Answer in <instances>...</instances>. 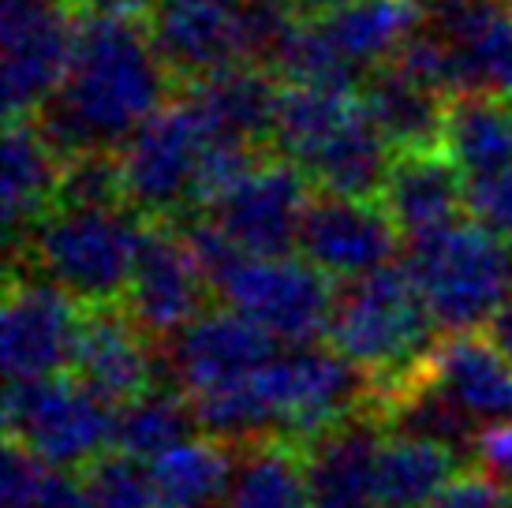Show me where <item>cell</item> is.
I'll return each instance as SVG.
<instances>
[{
	"instance_id": "17",
	"label": "cell",
	"mask_w": 512,
	"mask_h": 508,
	"mask_svg": "<svg viewBox=\"0 0 512 508\" xmlns=\"http://www.w3.org/2000/svg\"><path fill=\"white\" fill-rule=\"evenodd\" d=\"M385 423L356 411L303 445L311 508H378V449Z\"/></svg>"
},
{
	"instance_id": "30",
	"label": "cell",
	"mask_w": 512,
	"mask_h": 508,
	"mask_svg": "<svg viewBox=\"0 0 512 508\" xmlns=\"http://www.w3.org/2000/svg\"><path fill=\"white\" fill-rule=\"evenodd\" d=\"M359 105L356 90H326V86H285L273 127L277 154L296 161L299 169L318 154V146L352 116Z\"/></svg>"
},
{
	"instance_id": "28",
	"label": "cell",
	"mask_w": 512,
	"mask_h": 508,
	"mask_svg": "<svg viewBox=\"0 0 512 508\" xmlns=\"http://www.w3.org/2000/svg\"><path fill=\"white\" fill-rule=\"evenodd\" d=\"M161 508H214L225 501L236 460L217 438H187L154 460Z\"/></svg>"
},
{
	"instance_id": "16",
	"label": "cell",
	"mask_w": 512,
	"mask_h": 508,
	"mask_svg": "<svg viewBox=\"0 0 512 508\" xmlns=\"http://www.w3.org/2000/svg\"><path fill=\"white\" fill-rule=\"evenodd\" d=\"M150 38L172 79H206L232 64H247L236 27V0H157Z\"/></svg>"
},
{
	"instance_id": "2",
	"label": "cell",
	"mask_w": 512,
	"mask_h": 508,
	"mask_svg": "<svg viewBox=\"0 0 512 508\" xmlns=\"http://www.w3.org/2000/svg\"><path fill=\"white\" fill-rule=\"evenodd\" d=\"M434 329L438 322L423 292L415 288L412 273L404 262H389L356 281H344L326 337L348 363L367 374L378 400L423 370L438 344Z\"/></svg>"
},
{
	"instance_id": "24",
	"label": "cell",
	"mask_w": 512,
	"mask_h": 508,
	"mask_svg": "<svg viewBox=\"0 0 512 508\" xmlns=\"http://www.w3.org/2000/svg\"><path fill=\"white\" fill-rule=\"evenodd\" d=\"M322 23L333 45L359 71H374L397 57L423 23L419 0H341L329 12L311 15Z\"/></svg>"
},
{
	"instance_id": "37",
	"label": "cell",
	"mask_w": 512,
	"mask_h": 508,
	"mask_svg": "<svg viewBox=\"0 0 512 508\" xmlns=\"http://www.w3.org/2000/svg\"><path fill=\"white\" fill-rule=\"evenodd\" d=\"M427 508H505V497L498 490V479H490L486 471H464Z\"/></svg>"
},
{
	"instance_id": "13",
	"label": "cell",
	"mask_w": 512,
	"mask_h": 508,
	"mask_svg": "<svg viewBox=\"0 0 512 508\" xmlns=\"http://www.w3.org/2000/svg\"><path fill=\"white\" fill-rule=\"evenodd\" d=\"M400 240L404 232L382 198L318 195L303 217L299 251L329 277L356 281L389 266L400 254Z\"/></svg>"
},
{
	"instance_id": "11",
	"label": "cell",
	"mask_w": 512,
	"mask_h": 508,
	"mask_svg": "<svg viewBox=\"0 0 512 508\" xmlns=\"http://www.w3.org/2000/svg\"><path fill=\"white\" fill-rule=\"evenodd\" d=\"M210 281L195 251L187 247L180 225L146 221L135 273L124 292V311L154 340H172L195 322L206 303Z\"/></svg>"
},
{
	"instance_id": "12",
	"label": "cell",
	"mask_w": 512,
	"mask_h": 508,
	"mask_svg": "<svg viewBox=\"0 0 512 508\" xmlns=\"http://www.w3.org/2000/svg\"><path fill=\"white\" fill-rule=\"evenodd\" d=\"M311 210V176L288 157L258 161L210 206V217L247 254H292Z\"/></svg>"
},
{
	"instance_id": "18",
	"label": "cell",
	"mask_w": 512,
	"mask_h": 508,
	"mask_svg": "<svg viewBox=\"0 0 512 508\" xmlns=\"http://www.w3.org/2000/svg\"><path fill=\"white\" fill-rule=\"evenodd\" d=\"M382 202L400 225L404 240H415L464 221L460 213L468 210V180L441 146L404 150L389 165Z\"/></svg>"
},
{
	"instance_id": "7",
	"label": "cell",
	"mask_w": 512,
	"mask_h": 508,
	"mask_svg": "<svg viewBox=\"0 0 512 508\" xmlns=\"http://www.w3.org/2000/svg\"><path fill=\"white\" fill-rule=\"evenodd\" d=\"M210 146V127L195 101H165L116 154L124 169L128 210L146 221H169L172 213L195 210L202 154Z\"/></svg>"
},
{
	"instance_id": "10",
	"label": "cell",
	"mask_w": 512,
	"mask_h": 508,
	"mask_svg": "<svg viewBox=\"0 0 512 508\" xmlns=\"http://www.w3.org/2000/svg\"><path fill=\"white\" fill-rule=\"evenodd\" d=\"M79 27L57 0H4V113L38 116L57 98L75 57Z\"/></svg>"
},
{
	"instance_id": "4",
	"label": "cell",
	"mask_w": 512,
	"mask_h": 508,
	"mask_svg": "<svg viewBox=\"0 0 512 508\" xmlns=\"http://www.w3.org/2000/svg\"><path fill=\"white\" fill-rule=\"evenodd\" d=\"M146 217L135 210H68L57 206L30 228L15 251L30 269L72 292L86 307L124 299L135 273Z\"/></svg>"
},
{
	"instance_id": "25",
	"label": "cell",
	"mask_w": 512,
	"mask_h": 508,
	"mask_svg": "<svg viewBox=\"0 0 512 508\" xmlns=\"http://www.w3.org/2000/svg\"><path fill=\"white\" fill-rule=\"evenodd\" d=\"M441 150L453 157L468 184L512 169V105L483 90L453 94Z\"/></svg>"
},
{
	"instance_id": "23",
	"label": "cell",
	"mask_w": 512,
	"mask_h": 508,
	"mask_svg": "<svg viewBox=\"0 0 512 508\" xmlns=\"http://www.w3.org/2000/svg\"><path fill=\"white\" fill-rule=\"evenodd\" d=\"M393 157L397 150L385 142V135L370 120L367 105L359 98L352 116L318 146V154L303 165V172L311 176V184L322 195L382 198Z\"/></svg>"
},
{
	"instance_id": "14",
	"label": "cell",
	"mask_w": 512,
	"mask_h": 508,
	"mask_svg": "<svg viewBox=\"0 0 512 508\" xmlns=\"http://www.w3.org/2000/svg\"><path fill=\"white\" fill-rule=\"evenodd\" d=\"M277 344L281 340H273L262 325L232 307H221L199 314L184 333L165 340V367L172 381L195 400L266 367L277 355Z\"/></svg>"
},
{
	"instance_id": "40",
	"label": "cell",
	"mask_w": 512,
	"mask_h": 508,
	"mask_svg": "<svg viewBox=\"0 0 512 508\" xmlns=\"http://www.w3.org/2000/svg\"><path fill=\"white\" fill-rule=\"evenodd\" d=\"M505 508H512V494H509V497H505Z\"/></svg>"
},
{
	"instance_id": "32",
	"label": "cell",
	"mask_w": 512,
	"mask_h": 508,
	"mask_svg": "<svg viewBox=\"0 0 512 508\" xmlns=\"http://www.w3.org/2000/svg\"><path fill=\"white\" fill-rule=\"evenodd\" d=\"M4 508H90L83 482L64 475V467L45 464L42 456L8 441L0 464Z\"/></svg>"
},
{
	"instance_id": "27",
	"label": "cell",
	"mask_w": 512,
	"mask_h": 508,
	"mask_svg": "<svg viewBox=\"0 0 512 508\" xmlns=\"http://www.w3.org/2000/svg\"><path fill=\"white\" fill-rule=\"evenodd\" d=\"M221 508H311L303 445L288 438L243 445Z\"/></svg>"
},
{
	"instance_id": "36",
	"label": "cell",
	"mask_w": 512,
	"mask_h": 508,
	"mask_svg": "<svg viewBox=\"0 0 512 508\" xmlns=\"http://www.w3.org/2000/svg\"><path fill=\"white\" fill-rule=\"evenodd\" d=\"M468 213L501 240H512V169L471 180L468 184Z\"/></svg>"
},
{
	"instance_id": "31",
	"label": "cell",
	"mask_w": 512,
	"mask_h": 508,
	"mask_svg": "<svg viewBox=\"0 0 512 508\" xmlns=\"http://www.w3.org/2000/svg\"><path fill=\"white\" fill-rule=\"evenodd\" d=\"M288 86H326V90H359L367 71L333 45L318 19H299L270 60Z\"/></svg>"
},
{
	"instance_id": "19",
	"label": "cell",
	"mask_w": 512,
	"mask_h": 508,
	"mask_svg": "<svg viewBox=\"0 0 512 508\" xmlns=\"http://www.w3.org/2000/svg\"><path fill=\"white\" fill-rule=\"evenodd\" d=\"M4 172H0V210L12 251L23 243L30 228L42 221L45 213L57 210L60 176H64V157L57 146L45 139L34 116H8L4 127Z\"/></svg>"
},
{
	"instance_id": "9",
	"label": "cell",
	"mask_w": 512,
	"mask_h": 508,
	"mask_svg": "<svg viewBox=\"0 0 512 508\" xmlns=\"http://www.w3.org/2000/svg\"><path fill=\"white\" fill-rule=\"evenodd\" d=\"M79 299L38 269L12 266L4 314H0V359L8 381L57 378L72 367L75 337H79Z\"/></svg>"
},
{
	"instance_id": "5",
	"label": "cell",
	"mask_w": 512,
	"mask_h": 508,
	"mask_svg": "<svg viewBox=\"0 0 512 508\" xmlns=\"http://www.w3.org/2000/svg\"><path fill=\"white\" fill-rule=\"evenodd\" d=\"M214 292L232 311L262 325L281 344H314L329 333L337 292L329 273L311 258L240 251L214 281Z\"/></svg>"
},
{
	"instance_id": "34",
	"label": "cell",
	"mask_w": 512,
	"mask_h": 508,
	"mask_svg": "<svg viewBox=\"0 0 512 508\" xmlns=\"http://www.w3.org/2000/svg\"><path fill=\"white\" fill-rule=\"evenodd\" d=\"M57 206L68 210H120L128 206L124 195V169L116 150H86L64 161Z\"/></svg>"
},
{
	"instance_id": "35",
	"label": "cell",
	"mask_w": 512,
	"mask_h": 508,
	"mask_svg": "<svg viewBox=\"0 0 512 508\" xmlns=\"http://www.w3.org/2000/svg\"><path fill=\"white\" fill-rule=\"evenodd\" d=\"M456 53H460V94L483 90V94L512 98V12L509 8H505L475 42L460 45Z\"/></svg>"
},
{
	"instance_id": "21",
	"label": "cell",
	"mask_w": 512,
	"mask_h": 508,
	"mask_svg": "<svg viewBox=\"0 0 512 508\" xmlns=\"http://www.w3.org/2000/svg\"><path fill=\"white\" fill-rule=\"evenodd\" d=\"M187 98L195 101L210 135L240 139L251 146L273 142L277 109H281V86L258 64H232L206 79L187 83Z\"/></svg>"
},
{
	"instance_id": "20",
	"label": "cell",
	"mask_w": 512,
	"mask_h": 508,
	"mask_svg": "<svg viewBox=\"0 0 512 508\" xmlns=\"http://www.w3.org/2000/svg\"><path fill=\"white\" fill-rule=\"evenodd\" d=\"M423 374L475 423H512V359L490 337L449 333L427 355Z\"/></svg>"
},
{
	"instance_id": "1",
	"label": "cell",
	"mask_w": 512,
	"mask_h": 508,
	"mask_svg": "<svg viewBox=\"0 0 512 508\" xmlns=\"http://www.w3.org/2000/svg\"><path fill=\"white\" fill-rule=\"evenodd\" d=\"M169 83L139 12H90L75 34L68 79L34 120L64 161L86 150H120L165 105Z\"/></svg>"
},
{
	"instance_id": "26",
	"label": "cell",
	"mask_w": 512,
	"mask_h": 508,
	"mask_svg": "<svg viewBox=\"0 0 512 508\" xmlns=\"http://www.w3.org/2000/svg\"><path fill=\"white\" fill-rule=\"evenodd\" d=\"M460 452L385 430L378 449V508H427L460 475Z\"/></svg>"
},
{
	"instance_id": "3",
	"label": "cell",
	"mask_w": 512,
	"mask_h": 508,
	"mask_svg": "<svg viewBox=\"0 0 512 508\" xmlns=\"http://www.w3.org/2000/svg\"><path fill=\"white\" fill-rule=\"evenodd\" d=\"M404 269L423 292L438 329L475 333L512 296V247L479 221L408 240Z\"/></svg>"
},
{
	"instance_id": "38",
	"label": "cell",
	"mask_w": 512,
	"mask_h": 508,
	"mask_svg": "<svg viewBox=\"0 0 512 508\" xmlns=\"http://www.w3.org/2000/svg\"><path fill=\"white\" fill-rule=\"evenodd\" d=\"M475 460L483 464L490 479L512 482V423L486 426L475 441Z\"/></svg>"
},
{
	"instance_id": "39",
	"label": "cell",
	"mask_w": 512,
	"mask_h": 508,
	"mask_svg": "<svg viewBox=\"0 0 512 508\" xmlns=\"http://www.w3.org/2000/svg\"><path fill=\"white\" fill-rule=\"evenodd\" d=\"M486 337L494 340L501 352L512 359V296L505 299V303H501V311L486 322Z\"/></svg>"
},
{
	"instance_id": "22",
	"label": "cell",
	"mask_w": 512,
	"mask_h": 508,
	"mask_svg": "<svg viewBox=\"0 0 512 508\" xmlns=\"http://www.w3.org/2000/svg\"><path fill=\"white\" fill-rule=\"evenodd\" d=\"M359 98H363L370 120L378 124V131L397 154H404V150H438L445 142L449 94L412 79L393 60L370 71L359 86Z\"/></svg>"
},
{
	"instance_id": "33",
	"label": "cell",
	"mask_w": 512,
	"mask_h": 508,
	"mask_svg": "<svg viewBox=\"0 0 512 508\" xmlns=\"http://www.w3.org/2000/svg\"><path fill=\"white\" fill-rule=\"evenodd\" d=\"M128 452H105L83 467V490L90 508H161L154 471Z\"/></svg>"
},
{
	"instance_id": "6",
	"label": "cell",
	"mask_w": 512,
	"mask_h": 508,
	"mask_svg": "<svg viewBox=\"0 0 512 508\" xmlns=\"http://www.w3.org/2000/svg\"><path fill=\"white\" fill-rule=\"evenodd\" d=\"M116 426V404L79 378L8 381L4 430L8 441L30 449L53 467H86L109 452Z\"/></svg>"
},
{
	"instance_id": "15",
	"label": "cell",
	"mask_w": 512,
	"mask_h": 508,
	"mask_svg": "<svg viewBox=\"0 0 512 508\" xmlns=\"http://www.w3.org/2000/svg\"><path fill=\"white\" fill-rule=\"evenodd\" d=\"M150 340L154 337L116 303L90 307L79 322L72 374L109 404H124L131 396L154 389V378L165 367Z\"/></svg>"
},
{
	"instance_id": "29",
	"label": "cell",
	"mask_w": 512,
	"mask_h": 508,
	"mask_svg": "<svg viewBox=\"0 0 512 508\" xmlns=\"http://www.w3.org/2000/svg\"><path fill=\"white\" fill-rule=\"evenodd\" d=\"M195 430H199V415H195L191 396L154 385V389L116 404L113 449L128 452L135 460H157L172 445L195 438Z\"/></svg>"
},
{
	"instance_id": "8",
	"label": "cell",
	"mask_w": 512,
	"mask_h": 508,
	"mask_svg": "<svg viewBox=\"0 0 512 508\" xmlns=\"http://www.w3.org/2000/svg\"><path fill=\"white\" fill-rule=\"evenodd\" d=\"M255 381L273 415L277 438L299 445L352 419L363 400H374L370 378L333 344H299L292 352H277L266 367L255 370Z\"/></svg>"
}]
</instances>
